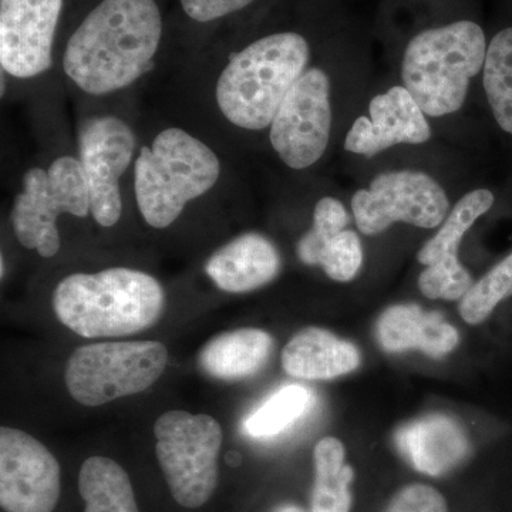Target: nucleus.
<instances>
[{
	"instance_id": "nucleus-13",
	"label": "nucleus",
	"mask_w": 512,
	"mask_h": 512,
	"mask_svg": "<svg viewBox=\"0 0 512 512\" xmlns=\"http://www.w3.org/2000/svg\"><path fill=\"white\" fill-rule=\"evenodd\" d=\"M63 0H0V66L33 79L53 64V40Z\"/></svg>"
},
{
	"instance_id": "nucleus-17",
	"label": "nucleus",
	"mask_w": 512,
	"mask_h": 512,
	"mask_svg": "<svg viewBox=\"0 0 512 512\" xmlns=\"http://www.w3.org/2000/svg\"><path fill=\"white\" fill-rule=\"evenodd\" d=\"M376 335L386 352L417 349L434 359L447 356L460 342L457 329L441 313L424 312L413 303L386 309L377 322Z\"/></svg>"
},
{
	"instance_id": "nucleus-6",
	"label": "nucleus",
	"mask_w": 512,
	"mask_h": 512,
	"mask_svg": "<svg viewBox=\"0 0 512 512\" xmlns=\"http://www.w3.org/2000/svg\"><path fill=\"white\" fill-rule=\"evenodd\" d=\"M62 214L86 218L92 214L90 190L79 158L62 156L50 167H33L23 175V190L16 195L12 225L16 239L43 258L59 252L57 218Z\"/></svg>"
},
{
	"instance_id": "nucleus-22",
	"label": "nucleus",
	"mask_w": 512,
	"mask_h": 512,
	"mask_svg": "<svg viewBox=\"0 0 512 512\" xmlns=\"http://www.w3.org/2000/svg\"><path fill=\"white\" fill-rule=\"evenodd\" d=\"M494 194L488 190H474L464 195L447 215L440 231L420 249L417 259L429 266L439 261H458V248L468 229L478 218L491 210Z\"/></svg>"
},
{
	"instance_id": "nucleus-3",
	"label": "nucleus",
	"mask_w": 512,
	"mask_h": 512,
	"mask_svg": "<svg viewBox=\"0 0 512 512\" xmlns=\"http://www.w3.org/2000/svg\"><path fill=\"white\" fill-rule=\"evenodd\" d=\"M311 49L299 33H274L229 57L215 83V103L241 130L271 126L286 94L305 73Z\"/></svg>"
},
{
	"instance_id": "nucleus-24",
	"label": "nucleus",
	"mask_w": 512,
	"mask_h": 512,
	"mask_svg": "<svg viewBox=\"0 0 512 512\" xmlns=\"http://www.w3.org/2000/svg\"><path fill=\"white\" fill-rule=\"evenodd\" d=\"M311 390L301 384H289L272 394L245 420V430L252 437H272L281 433L311 409Z\"/></svg>"
},
{
	"instance_id": "nucleus-1",
	"label": "nucleus",
	"mask_w": 512,
	"mask_h": 512,
	"mask_svg": "<svg viewBox=\"0 0 512 512\" xmlns=\"http://www.w3.org/2000/svg\"><path fill=\"white\" fill-rule=\"evenodd\" d=\"M161 37L156 0H101L70 36L64 73L89 96L120 92L150 69Z\"/></svg>"
},
{
	"instance_id": "nucleus-18",
	"label": "nucleus",
	"mask_w": 512,
	"mask_h": 512,
	"mask_svg": "<svg viewBox=\"0 0 512 512\" xmlns=\"http://www.w3.org/2000/svg\"><path fill=\"white\" fill-rule=\"evenodd\" d=\"M359 365L360 353L353 343L320 328L302 329L282 350V366L296 379H336Z\"/></svg>"
},
{
	"instance_id": "nucleus-11",
	"label": "nucleus",
	"mask_w": 512,
	"mask_h": 512,
	"mask_svg": "<svg viewBox=\"0 0 512 512\" xmlns=\"http://www.w3.org/2000/svg\"><path fill=\"white\" fill-rule=\"evenodd\" d=\"M136 134L113 114L87 119L80 127L79 160L90 190L92 217L100 227H114L123 214L120 181L136 153Z\"/></svg>"
},
{
	"instance_id": "nucleus-27",
	"label": "nucleus",
	"mask_w": 512,
	"mask_h": 512,
	"mask_svg": "<svg viewBox=\"0 0 512 512\" xmlns=\"http://www.w3.org/2000/svg\"><path fill=\"white\" fill-rule=\"evenodd\" d=\"M363 264V248L359 235L345 229L326 242L318 256L316 265L322 266L330 279L349 282L357 275Z\"/></svg>"
},
{
	"instance_id": "nucleus-16",
	"label": "nucleus",
	"mask_w": 512,
	"mask_h": 512,
	"mask_svg": "<svg viewBox=\"0 0 512 512\" xmlns=\"http://www.w3.org/2000/svg\"><path fill=\"white\" fill-rule=\"evenodd\" d=\"M281 265L275 245L264 235L248 232L215 251L205 271L221 291L245 293L274 281Z\"/></svg>"
},
{
	"instance_id": "nucleus-26",
	"label": "nucleus",
	"mask_w": 512,
	"mask_h": 512,
	"mask_svg": "<svg viewBox=\"0 0 512 512\" xmlns=\"http://www.w3.org/2000/svg\"><path fill=\"white\" fill-rule=\"evenodd\" d=\"M349 224V215L345 205L336 198L325 197L316 204L313 211V227L298 242L299 259L306 265H316L318 256L326 242L340 232L345 231Z\"/></svg>"
},
{
	"instance_id": "nucleus-5",
	"label": "nucleus",
	"mask_w": 512,
	"mask_h": 512,
	"mask_svg": "<svg viewBox=\"0 0 512 512\" xmlns=\"http://www.w3.org/2000/svg\"><path fill=\"white\" fill-rule=\"evenodd\" d=\"M487 47L483 29L470 20L424 30L404 50L403 87L426 116L456 113L484 67Z\"/></svg>"
},
{
	"instance_id": "nucleus-20",
	"label": "nucleus",
	"mask_w": 512,
	"mask_h": 512,
	"mask_svg": "<svg viewBox=\"0 0 512 512\" xmlns=\"http://www.w3.org/2000/svg\"><path fill=\"white\" fill-rule=\"evenodd\" d=\"M79 491L86 504L84 512H138L130 477L111 458L94 456L84 461Z\"/></svg>"
},
{
	"instance_id": "nucleus-15",
	"label": "nucleus",
	"mask_w": 512,
	"mask_h": 512,
	"mask_svg": "<svg viewBox=\"0 0 512 512\" xmlns=\"http://www.w3.org/2000/svg\"><path fill=\"white\" fill-rule=\"evenodd\" d=\"M396 447L420 473L439 477L457 467L470 450L466 431L447 414H429L394 434Z\"/></svg>"
},
{
	"instance_id": "nucleus-7",
	"label": "nucleus",
	"mask_w": 512,
	"mask_h": 512,
	"mask_svg": "<svg viewBox=\"0 0 512 512\" xmlns=\"http://www.w3.org/2000/svg\"><path fill=\"white\" fill-rule=\"evenodd\" d=\"M167 360V348L154 340L92 343L74 350L64 382L77 403L97 407L150 389Z\"/></svg>"
},
{
	"instance_id": "nucleus-31",
	"label": "nucleus",
	"mask_w": 512,
	"mask_h": 512,
	"mask_svg": "<svg viewBox=\"0 0 512 512\" xmlns=\"http://www.w3.org/2000/svg\"><path fill=\"white\" fill-rule=\"evenodd\" d=\"M276 512H305L302 508L296 507V505L286 504L279 507Z\"/></svg>"
},
{
	"instance_id": "nucleus-9",
	"label": "nucleus",
	"mask_w": 512,
	"mask_h": 512,
	"mask_svg": "<svg viewBox=\"0 0 512 512\" xmlns=\"http://www.w3.org/2000/svg\"><path fill=\"white\" fill-rule=\"evenodd\" d=\"M448 208L443 187L429 174L413 170L379 174L352 198L357 228L365 235L380 234L394 222L436 228L446 220Z\"/></svg>"
},
{
	"instance_id": "nucleus-12",
	"label": "nucleus",
	"mask_w": 512,
	"mask_h": 512,
	"mask_svg": "<svg viewBox=\"0 0 512 512\" xmlns=\"http://www.w3.org/2000/svg\"><path fill=\"white\" fill-rule=\"evenodd\" d=\"M60 498V466L25 431L0 429V505L6 512H53Z\"/></svg>"
},
{
	"instance_id": "nucleus-4",
	"label": "nucleus",
	"mask_w": 512,
	"mask_h": 512,
	"mask_svg": "<svg viewBox=\"0 0 512 512\" xmlns=\"http://www.w3.org/2000/svg\"><path fill=\"white\" fill-rule=\"evenodd\" d=\"M215 151L181 127L158 131L134 161V197L150 227L164 229L178 220L188 202L204 197L220 181Z\"/></svg>"
},
{
	"instance_id": "nucleus-19",
	"label": "nucleus",
	"mask_w": 512,
	"mask_h": 512,
	"mask_svg": "<svg viewBox=\"0 0 512 512\" xmlns=\"http://www.w3.org/2000/svg\"><path fill=\"white\" fill-rule=\"evenodd\" d=\"M274 339L261 329H238L212 338L198 355L201 372L212 379L237 382L256 375L268 362Z\"/></svg>"
},
{
	"instance_id": "nucleus-8",
	"label": "nucleus",
	"mask_w": 512,
	"mask_h": 512,
	"mask_svg": "<svg viewBox=\"0 0 512 512\" xmlns=\"http://www.w3.org/2000/svg\"><path fill=\"white\" fill-rule=\"evenodd\" d=\"M158 463L174 500L200 508L218 484L222 429L214 417L171 410L154 424Z\"/></svg>"
},
{
	"instance_id": "nucleus-23",
	"label": "nucleus",
	"mask_w": 512,
	"mask_h": 512,
	"mask_svg": "<svg viewBox=\"0 0 512 512\" xmlns=\"http://www.w3.org/2000/svg\"><path fill=\"white\" fill-rule=\"evenodd\" d=\"M483 69L484 90L494 119L512 136V28L493 37Z\"/></svg>"
},
{
	"instance_id": "nucleus-29",
	"label": "nucleus",
	"mask_w": 512,
	"mask_h": 512,
	"mask_svg": "<svg viewBox=\"0 0 512 512\" xmlns=\"http://www.w3.org/2000/svg\"><path fill=\"white\" fill-rule=\"evenodd\" d=\"M384 512H448L443 495L426 484H410L402 488Z\"/></svg>"
},
{
	"instance_id": "nucleus-28",
	"label": "nucleus",
	"mask_w": 512,
	"mask_h": 512,
	"mask_svg": "<svg viewBox=\"0 0 512 512\" xmlns=\"http://www.w3.org/2000/svg\"><path fill=\"white\" fill-rule=\"evenodd\" d=\"M473 285V276L460 261H439L431 264L419 278L420 292L430 299L461 301Z\"/></svg>"
},
{
	"instance_id": "nucleus-10",
	"label": "nucleus",
	"mask_w": 512,
	"mask_h": 512,
	"mask_svg": "<svg viewBox=\"0 0 512 512\" xmlns=\"http://www.w3.org/2000/svg\"><path fill=\"white\" fill-rule=\"evenodd\" d=\"M330 130V79L319 67H311L296 80L276 111L269 141L286 167L305 170L325 154Z\"/></svg>"
},
{
	"instance_id": "nucleus-2",
	"label": "nucleus",
	"mask_w": 512,
	"mask_h": 512,
	"mask_svg": "<svg viewBox=\"0 0 512 512\" xmlns=\"http://www.w3.org/2000/svg\"><path fill=\"white\" fill-rule=\"evenodd\" d=\"M165 309L163 286L130 268L66 276L53 292V311L87 339L134 335L156 325Z\"/></svg>"
},
{
	"instance_id": "nucleus-30",
	"label": "nucleus",
	"mask_w": 512,
	"mask_h": 512,
	"mask_svg": "<svg viewBox=\"0 0 512 512\" xmlns=\"http://www.w3.org/2000/svg\"><path fill=\"white\" fill-rule=\"evenodd\" d=\"M254 0H180L185 15L195 22L208 23L247 8Z\"/></svg>"
},
{
	"instance_id": "nucleus-14",
	"label": "nucleus",
	"mask_w": 512,
	"mask_h": 512,
	"mask_svg": "<svg viewBox=\"0 0 512 512\" xmlns=\"http://www.w3.org/2000/svg\"><path fill=\"white\" fill-rule=\"evenodd\" d=\"M370 117H359L346 136L345 150L367 158L397 144H423L430 140L426 114L409 90L394 86L370 101Z\"/></svg>"
},
{
	"instance_id": "nucleus-25",
	"label": "nucleus",
	"mask_w": 512,
	"mask_h": 512,
	"mask_svg": "<svg viewBox=\"0 0 512 512\" xmlns=\"http://www.w3.org/2000/svg\"><path fill=\"white\" fill-rule=\"evenodd\" d=\"M512 296V252L473 285L458 306L461 318L470 325H480L490 318L504 299Z\"/></svg>"
},
{
	"instance_id": "nucleus-21",
	"label": "nucleus",
	"mask_w": 512,
	"mask_h": 512,
	"mask_svg": "<svg viewBox=\"0 0 512 512\" xmlns=\"http://www.w3.org/2000/svg\"><path fill=\"white\" fill-rule=\"evenodd\" d=\"M315 483L311 512H349L352 507L350 484L353 468L345 463V447L335 437H326L313 451Z\"/></svg>"
}]
</instances>
